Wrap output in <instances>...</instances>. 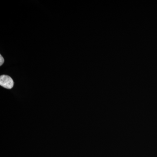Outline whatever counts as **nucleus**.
<instances>
[{
	"instance_id": "nucleus-2",
	"label": "nucleus",
	"mask_w": 157,
	"mask_h": 157,
	"mask_svg": "<svg viewBox=\"0 0 157 157\" xmlns=\"http://www.w3.org/2000/svg\"><path fill=\"white\" fill-rule=\"evenodd\" d=\"M4 59L2 56L0 55V66H2L4 63Z\"/></svg>"
},
{
	"instance_id": "nucleus-1",
	"label": "nucleus",
	"mask_w": 157,
	"mask_h": 157,
	"mask_svg": "<svg viewBox=\"0 0 157 157\" xmlns=\"http://www.w3.org/2000/svg\"><path fill=\"white\" fill-rule=\"evenodd\" d=\"M0 85L5 88L11 89L14 86V81L10 76L2 75L0 76Z\"/></svg>"
}]
</instances>
